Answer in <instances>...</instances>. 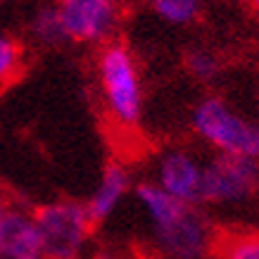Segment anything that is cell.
Returning a JSON list of instances; mask_svg holds the SVG:
<instances>
[{
	"mask_svg": "<svg viewBox=\"0 0 259 259\" xmlns=\"http://www.w3.org/2000/svg\"><path fill=\"white\" fill-rule=\"evenodd\" d=\"M43 257L46 259H81L93 236V219L86 202L79 200H53L33 209Z\"/></svg>",
	"mask_w": 259,
	"mask_h": 259,
	"instance_id": "277c9868",
	"label": "cell"
},
{
	"mask_svg": "<svg viewBox=\"0 0 259 259\" xmlns=\"http://www.w3.org/2000/svg\"><path fill=\"white\" fill-rule=\"evenodd\" d=\"M183 64H186V71H188L190 76L197 81H202V83L217 81L221 69H224L221 57L214 53L212 48H202V46L188 48L186 55H183Z\"/></svg>",
	"mask_w": 259,
	"mask_h": 259,
	"instance_id": "4fadbf2b",
	"label": "cell"
},
{
	"mask_svg": "<svg viewBox=\"0 0 259 259\" xmlns=\"http://www.w3.org/2000/svg\"><path fill=\"white\" fill-rule=\"evenodd\" d=\"M128 190H131V174H128V169L121 162L114 159V162H110L105 166L98 188H95V193L86 202V209L95 226L102 224V221H107L112 214L117 212V207L121 204V200L126 197Z\"/></svg>",
	"mask_w": 259,
	"mask_h": 259,
	"instance_id": "9c48e42d",
	"label": "cell"
},
{
	"mask_svg": "<svg viewBox=\"0 0 259 259\" xmlns=\"http://www.w3.org/2000/svg\"><path fill=\"white\" fill-rule=\"evenodd\" d=\"M29 36L33 38V43H38L43 48H60L64 43H69L53 3L33 12L31 22H29Z\"/></svg>",
	"mask_w": 259,
	"mask_h": 259,
	"instance_id": "30bf717a",
	"label": "cell"
},
{
	"mask_svg": "<svg viewBox=\"0 0 259 259\" xmlns=\"http://www.w3.org/2000/svg\"><path fill=\"white\" fill-rule=\"evenodd\" d=\"M26 60L24 43L12 33L0 31V91L19 79Z\"/></svg>",
	"mask_w": 259,
	"mask_h": 259,
	"instance_id": "7c38bea8",
	"label": "cell"
},
{
	"mask_svg": "<svg viewBox=\"0 0 259 259\" xmlns=\"http://www.w3.org/2000/svg\"><path fill=\"white\" fill-rule=\"evenodd\" d=\"M0 3H8V0H0Z\"/></svg>",
	"mask_w": 259,
	"mask_h": 259,
	"instance_id": "ac0fdd59",
	"label": "cell"
},
{
	"mask_svg": "<svg viewBox=\"0 0 259 259\" xmlns=\"http://www.w3.org/2000/svg\"><path fill=\"white\" fill-rule=\"evenodd\" d=\"M190 128L217 152L259 159V121L243 117L219 95H204L195 102Z\"/></svg>",
	"mask_w": 259,
	"mask_h": 259,
	"instance_id": "3957f363",
	"label": "cell"
},
{
	"mask_svg": "<svg viewBox=\"0 0 259 259\" xmlns=\"http://www.w3.org/2000/svg\"><path fill=\"white\" fill-rule=\"evenodd\" d=\"M0 259H46L33 214L10 204L0 217Z\"/></svg>",
	"mask_w": 259,
	"mask_h": 259,
	"instance_id": "ba28073f",
	"label": "cell"
},
{
	"mask_svg": "<svg viewBox=\"0 0 259 259\" xmlns=\"http://www.w3.org/2000/svg\"><path fill=\"white\" fill-rule=\"evenodd\" d=\"M119 3H128V0H119Z\"/></svg>",
	"mask_w": 259,
	"mask_h": 259,
	"instance_id": "e0dca14e",
	"label": "cell"
},
{
	"mask_svg": "<svg viewBox=\"0 0 259 259\" xmlns=\"http://www.w3.org/2000/svg\"><path fill=\"white\" fill-rule=\"evenodd\" d=\"M250 3V8L254 10V15H259V0H247Z\"/></svg>",
	"mask_w": 259,
	"mask_h": 259,
	"instance_id": "2e32d148",
	"label": "cell"
},
{
	"mask_svg": "<svg viewBox=\"0 0 259 259\" xmlns=\"http://www.w3.org/2000/svg\"><path fill=\"white\" fill-rule=\"evenodd\" d=\"M257 121H259V119H257Z\"/></svg>",
	"mask_w": 259,
	"mask_h": 259,
	"instance_id": "d6986e66",
	"label": "cell"
},
{
	"mask_svg": "<svg viewBox=\"0 0 259 259\" xmlns=\"http://www.w3.org/2000/svg\"><path fill=\"white\" fill-rule=\"evenodd\" d=\"M171 197L193 207H202V162L190 150L171 148L162 152L155 164V181Z\"/></svg>",
	"mask_w": 259,
	"mask_h": 259,
	"instance_id": "52a82bcc",
	"label": "cell"
},
{
	"mask_svg": "<svg viewBox=\"0 0 259 259\" xmlns=\"http://www.w3.org/2000/svg\"><path fill=\"white\" fill-rule=\"evenodd\" d=\"M136 195L148 214L152 240L164 259H212L217 233L200 207L171 197L152 181H141Z\"/></svg>",
	"mask_w": 259,
	"mask_h": 259,
	"instance_id": "6da1fadb",
	"label": "cell"
},
{
	"mask_svg": "<svg viewBox=\"0 0 259 259\" xmlns=\"http://www.w3.org/2000/svg\"><path fill=\"white\" fill-rule=\"evenodd\" d=\"M259 159L214 152L202 162L204 204H238L257 195Z\"/></svg>",
	"mask_w": 259,
	"mask_h": 259,
	"instance_id": "5b68a950",
	"label": "cell"
},
{
	"mask_svg": "<svg viewBox=\"0 0 259 259\" xmlns=\"http://www.w3.org/2000/svg\"><path fill=\"white\" fill-rule=\"evenodd\" d=\"M53 5L69 43L102 46L112 40L121 22L119 0H55Z\"/></svg>",
	"mask_w": 259,
	"mask_h": 259,
	"instance_id": "8992f818",
	"label": "cell"
},
{
	"mask_svg": "<svg viewBox=\"0 0 259 259\" xmlns=\"http://www.w3.org/2000/svg\"><path fill=\"white\" fill-rule=\"evenodd\" d=\"M152 15L169 26H190L202 15L204 0H148Z\"/></svg>",
	"mask_w": 259,
	"mask_h": 259,
	"instance_id": "8fae6325",
	"label": "cell"
},
{
	"mask_svg": "<svg viewBox=\"0 0 259 259\" xmlns=\"http://www.w3.org/2000/svg\"><path fill=\"white\" fill-rule=\"evenodd\" d=\"M95 74L110 119L119 128H138L145 95L131 48L117 38L102 43L95 57Z\"/></svg>",
	"mask_w": 259,
	"mask_h": 259,
	"instance_id": "7a4b0ae2",
	"label": "cell"
},
{
	"mask_svg": "<svg viewBox=\"0 0 259 259\" xmlns=\"http://www.w3.org/2000/svg\"><path fill=\"white\" fill-rule=\"evenodd\" d=\"M10 207V202H8V197H5V190L0 188V217L5 214V209Z\"/></svg>",
	"mask_w": 259,
	"mask_h": 259,
	"instance_id": "9a60e30c",
	"label": "cell"
},
{
	"mask_svg": "<svg viewBox=\"0 0 259 259\" xmlns=\"http://www.w3.org/2000/svg\"><path fill=\"white\" fill-rule=\"evenodd\" d=\"M212 259H259V233H233L217 238Z\"/></svg>",
	"mask_w": 259,
	"mask_h": 259,
	"instance_id": "5bb4252c",
	"label": "cell"
}]
</instances>
